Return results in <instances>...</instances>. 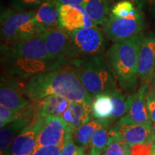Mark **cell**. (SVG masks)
I'll return each instance as SVG.
<instances>
[{
	"instance_id": "cell-1",
	"label": "cell",
	"mask_w": 155,
	"mask_h": 155,
	"mask_svg": "<svg viewBox=\"0 0 155 155\" xmlns=\"http://www.w3.org/2000/svg\"><path fill=\"white\" fill-rule=\"evenodd\" d=\"M22 91L33 101L55 95L64 97L71 102L87 103L91 105L93 102V97L83 87L71 65L32 75L27 79Z\"/></svg>"
},
{
	"instance_id": "cell-2",
	"label": "cell",
	"mask_w": 155,
	"mask_h": 155,
	"mask_svg": "<svg viewBox=\"0 0 155 155\" xmlns=\"http://www.w3.org/2000/svg\"><path fill=\"white\" fill-rule=\"evenodd\" d=\"M144 35L142 33L116 42L106 58L119 89L124 94L135 92L138 84V58Z\"/></svg>"
},
{
	"instance_id": "cell-3",
	"label": "cell",
	"mask_w": 155,
	"mask_h": 155,
	"mask_svg": "<svg viewBox=\"0 0 155 155\" xmlns=\"http://www.w3.org/2000/svg\"><path fill=\"white\" fill-rule=\"evenodd\" d=\"M68 65L75 70L83 87L92 97L101 94L109 95L119 89L107 60L104 55L75 61Z\"/></svg>"
},
{
	"instance_id": "cell-4",
	"label": "cell",
	"mask_w": 155,
	"mask_h": 155,
	"mask_svg": "<svg viewBox=\"0 0 155 155\" xmlns=\"http://www.w3.org/2000/svg\"><path fill=\"white\" fill-rule=\"evenodd\" d=\"M35 11L8 8L1 13V38L6 43L28 40L46 32L35 19Z\"/></svg>"
},
{
	"instance_id": "cell-5",
	"label": "cell",
	"mask_w": 155,
	"mask_h": 155,
	"mask_svg": "<svg viewBox=\"0 0 155 155\" xmlns=\"http://www.w3.org/2000/svg\"><path fill=\"white\" fill-rule=\"evenodd\" d=\"M71 42L68 65L72 62L104 55L106 49L104 34L97 25L70 32Z\"/></svg>"
},
{
	"instance_id": "cell-6",
	"label": "cell",
	"mask_w": 155,
	"mask_h": 155,
	"mask_svg": "<svg viewBox=\"0 0 155 155\" xmlns=\"http://www.w3.org/2000/svg\"><path fill=\"white\" fill-rule=\"evenodd\" d=\"M144 25V17L137 9L134 14L127 17H118L111 14L103 25L102 31L108 39L119 42L141 34Z\"/></svg>"
},
{
	"instance_id": "cell-7",
	"label": "cell",
	"mask_w": 155,
	"mask_h": 155,
	"mask_svg": "<svg viewBox=\"0 0 155 155\" xmlns=\"http://www.w3.org/2000/svg\"><path fill=\"white\" fill-rule=\"evenodd\" d=\"M1 53L3 55H9L16 57L42 62L51 65L56 69L50 61L45 48V42L42 35L35 38L6 43L1 45Z\"/></svg>"
},
{
	"instance_id": "cell-8",
	"label": "cell",
	"mask_w": 155,
	"mask_h": 155,
	"mask_svg": "<svg viewBox=\"0 0 155 155\" xmlns=\"http://www.w3.org/2000/svg\"><path fill=\"white\" fill-rule=\"evenodd\" d=\"M73 137L72 129L61 117L44 116L37 140L36 149L65 144Z\"/></svg>"
},
{
	"instance_id": "cell-9",
	"label": "cell",
	"mask_w": 155,
	"mask_h": 155,
	"mask_svg": "<svg viewBox=\"0 0 155 155\" xmlns=\"http://www.w3.org/2000/svg\"><path fill=\"white\" fill-rule=\"evenodd\" d=\"M47 53L51 63L58 68L68 65L71 35L70 32L62 28L47 31L42 35Z\"/></svg>"
},
{
	"instance_id": "cell-10",
	"label": "cell",
	"mask_w": 155,
	"mask_h": 155,
	"mask_svg": "<svg viewBox=\"0 0 155 155\" xmlns=\"http://www.w3.org/2000/svg\"><path fill=\"white\" fill-rule=\"evenodd\" d=\"M110 131L131 147L148 141L152 134V127L137 123L124 116L113 125Z\"/></svg>"
},
{
	"instance_id": "cell-11",
	"label": "cell",
	"mask_w": 155,
	"mask_h": 155,
	"mask_svg": "<svg viewBox=\"0 0 155 155\" xmlns=\"http://www.w3.org/2000/svg\"><path fill=\"white\" fill-rule=\"evenodd\" d=\"M43 118L44 115L40 112L35 116L33 121L20 131L13 142L10 155H32L36 149Z\"/></svg>"
},
{
	"instance_id": "cell-12",
	"label": "cell",
	"mask_w": 155,
	"mask_h": 155,
	"mask_svg": "<svg viewBox=\"0 0 155 155\" xmlns=\"http://www.w3.org/2000/svg\"><path fill=\"white\" fill-rule=\"evenodd\" d=\"M1 106L19 112L30 105V99L23 94L22 87L14 78H1L0 86Z\"/></svg>"
},
{
	"instance_id": "cell-13",
	"label": "cell",
	"mask_w": 155,
	"mask_h": 155,
	"mask_svg": "<svg viewBox=\"0 0 155 155\" xmlns=\"http://www.w3.org/2000/svg\"><path fill=\"white\" fill-rule=\"evenodd\" d=\"M150 85L142 84L137 91L127 97V112L126 116L131 121L153 127L147 106V96Z\"/></svg>"
},
{
	"instance_id": "cell-14",
	"label": "cell",
	"mask_w": 155,
	"mask_h": 155,
	"mask_svg": "<svg viewBox=\"0 0 155 155\" xmlns=\"http://www.w3.org/2000/svg\"><path fill=\"white\" fill-rule=\"evenodd\" d=\"M155 71V35L144 37L138 58V75L141 85H150Z\"/></svg>"
},
{
	"instance_id": "cell-15",
	"label": "cell",
	"mask_w": 155,
	"mask_h": 155,
	"mask_svg": "<svg viewBox=\"0 0 155 155\" xmlns=\"http://www.w3.org/2000/svg\"><path fill=\"white\" fill-rule=\"evenodd\" d=\"M60 25L68 32L95 26L86 9L80 5H59Z\"/></svg>"
},
{
	"instance_id": "cell-16",
	"label": "cell",
	"mask_w": 155,
	"mask_h": 155,
	"mask_svg": "<svg viewBox=\"0 0 155 155\" xmlns=\"http://www.w3.org/2000/svg\"><path fill=\"white\" fill-rule=\"evenodd\" d=\"M91 116V105L87 103L71 102L61 118L72 129L73 134Z\"/></svg>"
},
{
	"instance_id": "cell-17",
	"label": "cell",
	"mask_w": 155,
	"mask_h": 155,
	"mask_svg": "<svg viewBox=\"0 0 155 155\" xmlns=\"http://www.w3.org/2000/svg\"><path fill=\"white\" fill-rule=\"evenodd\" d=\"M35 19L46 31L61 28L59 5L56 0H47L40 5L35 10Z\"/></svg>"
},
{
	"instance_id": "cell-18",
	"label": "cell",
	"mask_w": 155,
	"mask_h": 155,
	"mask_svg": "<svg viewBox=\"0 0 155 155\" xmlns=\"http://www.w3.org/2000/svg\"><path fill=\"white\" fill-rule=\"evenodd\" d=\"M34 117H23L12 122L0 130L1 155H10L11 149L17 136L25 127L33 121Z\"/></svg>"
},
{
	"instance_id": "cell-19",
	"label": "cell",
	"mask_w": 155,
	"mask_h": 155,
	"mask_svg": "<svg viewBox=\"0 0 155 155\" xmlns=\"http://www.w3.org/2000/svg\"><path fill=\"white\" fill-rule=\"evenodd\" d=\"M113 122L111 119H97L92 117L91 116L90 119L84 124L81 126L73 134V139L75 144L79 147H86L89 144L93 135L98 129L108 126H113Z\"/></svg>"
},
{
	"instance_id": "cell-20",
	"label": "cell",
	"mask_w": 155,
	"mask_h": 155,
	"mask_svg": "<svg viewBox=\"0 0 155 155\" xmlns=\"http://www.w3.org/2000/svg\"><path fill=\"white\" fill-rule=\"evenodd\" d=\"M83 7L97 26L104 25L111 15V0H88Z\"/></svg>"
},
{
	"instance_id": "cell-21",
	"label": "cell",
	"mask_w": 155,
	"mask_h": 155,
	"mask_svg": "<svg viewBox=\"0 0 155 155\" xmlns=\"http://www.w3.org/2000/svg\"><path fill=\"white\" fill-rule=\"evenodd\" d=\"M38 101L40 114L44 116H55L59 117H61L71 102L64 97L55 95L48 96Z\"/></svg>"
},
{
	"instance_id": "cell-22",
	"label": "cell",
	"mask_w": 155,
	"mask_h": 155,
	"mask_svg": "<svg viewBox=\"0 0 155 155\" xmlns=\"http://www.w3.org/2000/svg\"><path fill=\"white\" fill-rule=\"evenodd\" d=\"M114 111V104L110 95L98 94L93 97L91 116L97 119L107 120L111 119Z\"/></svg>"
},
{
	"instance_id": "cell-23",
	"label": "cell",
	"mask_w": 155,
	"mask_h": 155,
	"mask_svg": "<svg viewBox=\"0 0 155 155\" xmlns=\"http://www.w3.org/2000/svg\"><path fill=\"white\" fill-rule=\"evenodd\" d=\"M109 95L114 104V111L110 119L112 121H115L119 119H121L127 114L128 96L122 92L119 88L114 91Z\"/></svg>"
},
{
	"instance_id": "cell-24",
	"label": "cell",
	"mask_w": 155,
	"mask_h": 155,
	"mask_svg": "<svg viewBox=\"0 0 155 155\" xmlns=\"http://www.w3.org/2000/svg\"><path fill=\"white\" fill-rule=\"evenodd\" d=\"M103 155H131L130 147L109 131V139Z\"/></svg>"
},
{
	"instance_id": "cell-25",
	"label": "cell",
	"mask_w": 155,
	"mask_h": 155,
	"mask_svg": "<svg viewBox=\"0 0 155 155\" xmlns=\"http://www.w3.org/2000/svg\"><path fill=\"white\" fill-rule=\"evenodd\" d=\"M113 126H108L98 129L93 135L90 144L97 155H101L109 139V131Z\"/></svg>"
},
{
	"instance_id": "cell-26",
	"label": "cell",
	"mask_w": 155,
	"mask_h": 155,
	"mask_svg": "<svg viewBox=\"0 0 155 155\" xmlns=\"http://www.w3.org/2000/svg\"><path fill=\"white\" fill-rule=\"evenodd\" d=\"M137 9L132 3L127 0L121 1L114 6L111 9V15L118 17H127L134 14Z\"/></svg>"
},
{
	"instance_id": "cell-27",
	"label": "cell",
	"mask_w": 155,
	"mask_h": 155,
	"mask_svg": "<svg viewBox=\"0 0 155 155\" xmlns=\"http://www.w3.org/2000/svg\"><path fill=\"white\" fill-rule=\"evenodd\" d=\"M20 118H22L21 111L17 112L3 106H0V127L1 128H3Z\"/></svg>"
},
{
	"instance_id": "cell-28",
	"label": "cell",
	"mask_w": 155,
	"mask_h": 155,
	"mask_svg": "<svg viewBox=\"0 0 155 155\" xmlns=\"http://www.w3.org/2000/svg\"><path fill=\"white\" fill-rule=\"evenodd\" d=\"M47 0H12V8L25 11H35Z\"/></svg>"
},
{
	"instance_id": "cell-29",
	"label": "cell",
	"mask_w": 155,
	"mask_h": 155,
	"mask_svg": "<svg viewBox=\"0 0 155 155\" xmlns=\"http://www.w3.org/2000/svg\"><path fill=\"white\" fill-rule=\"evenodd\" d=\"M155 143L151 141L134 144L130 147L131 155H151Z\"/></svg>"
},
{
	"instance_id": "cell-30",
	"label": "cell",
	"mask_w": 155,
	"mask_h": 155,
	"mask_svg": "<svg viewBox=\"0 0 155 155\" xmlns=\"http://www.w3.org/2000/svg\"><path fill=\"white\" fill-rule=\"evenodd\" d=\"M85 147H79L75 144L73 137L65 143L61 155H81Z\"/></svg>"
},
{
	"instance_id": "cell-31",
	"label": "cell",
	"mask_w": 155,
	"mask_h": 155,
	"mask_svg": "<svg viewBox=\"0 0 155 155\" xmlns=\"http://www.w3.org/2000/svg\"><path fill=\"white\" fill-rule=\"evenodd\" d=\"M63 147L64 144L40 147L35 149L32 155H61Z\"/></svg>"
},
{
	"instance_id": "cell-32",
	"label": "cell",
	"mask_w": 155,
	"mask_h": 155,
	"mask_svg": "<svg viewBox=\"0 0 155 155\" xmlns=\"http://www.w3.org/2000/svg\"><path fill=\"white\" fill-rule=\"evenodd\" d=\"M147 106L150 120L154 125L155 124V91L151 88L147 96Z\"/></svg>"
},
{
	"instance_id": "cell-33",
	"label": "cell",
	"mask_w": 155,
	"mask_h": 155,
	"mask_svg": "<svg viewBox=\"0 0 155 155\" xmlns=\"http://www.w3.org/2000/svg\"><path fill=\"white\" fill-rule=\"evenodd\" d=\"M88 0H56L59 5H80L84 6Z\"/></svg>"
},
{
	"instance_id": "cell-34",
	"label": "cell",
	"mask_w": 155,
	"mask_h": 155,
	"mask_svg": "<svg viewBox=\"0 0 155 155\" xmlns=\"http://www.w3.org/2000/svg\"><path fill=\"white\" fill-rule=\"evenodd\" d=\"M81 155H97V154H96V152L92 150L91 146L90 143H89V144L87 145V146L85 147L84 152H83V154Z\"/></svg>"
},
{
	"instance_id": "cell-35",
	"label": "cell",
	"mask_w": 155,
	"mask_h": 155,
	"mask_svg": "<svg viewBox=\"0 0 155 155\" xmlns=\"http://www.w3.org/2000/svg\"><path fill=\"white\" fill-rule=\"evenodd\" d=\"M148 141H151V142H154L155 143V124L153 125L152 127V132L151 134V137Z\"/></svg>"
},
{
	"instance_id": "cell-36",
	"label": "cell",
	"mask_w": 155,
	"mask_h": 155,
	"mask_svg": "<svg viewBox=\"0 0 155 155\" xmlns=\"http://www.w3.org/2000/svg\"><path fill=\"white\" fill-rule=\"evenodd\" d=\"M150 88L152 89V90H154L155 91V71L154 74H153L152 81H151V83H150Z\"/></svg>"
},
{
	"instance_id": "cell-37",
	"label": "cell",
	"mask_w": 155,
	"mask_h": 155,
	"mask_svg": "<svg viewBox=\"0 0 155 155\" xmlns=\"http://www.w3.org/2000/svg\"><path fill=\"white\" fill-rule=\"evenodd\" d=\"M151 155H155V146H154V150H153V152H152V154H151Z\"/></svg>"
}]
</instances>
